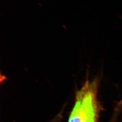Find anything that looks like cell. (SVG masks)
<instances>
[{
	"mask_svg": "<svg viewBox=\"0 0 122 122\" xmlns=\"http://www.w3.org/2000/svg\"><path fill=\"white\" fill-rule=\"evenodd\" d=\"M99 81L86 80L76 92L68 122H99L102 109L97 98Z\"/></svg>",
	"mask_w": 122,
	"mask_h": 122,
	"instance_id": "obj_1",
	"label": "cell"
},
{
	"mask_svg": "<svg viewBox=\"0 0 122 122\" xmlns=\"http://www.w3.org/2000/svg\"><path fill=\"white\" fill-rule=\"evenodd\" d=\"M7 78L5 75H3L0 71V85L2 82L6 81Z\"/></svg>",
	"mask_w": 122,
	"mask_h": 122,
	"instance_id": "obj_2",
	"label": "cell"
}]
</instances>
